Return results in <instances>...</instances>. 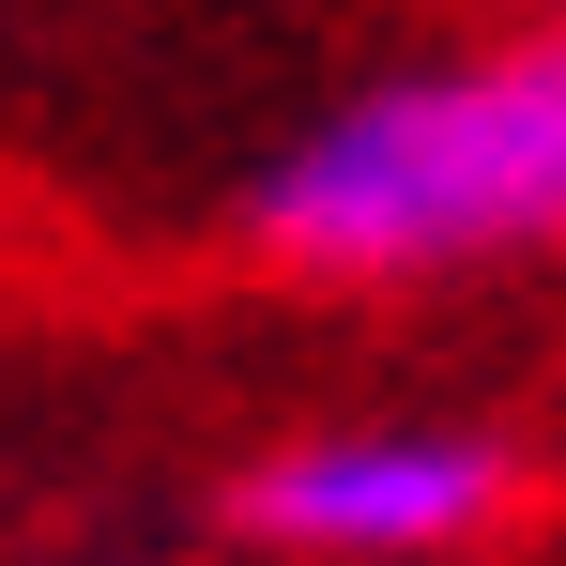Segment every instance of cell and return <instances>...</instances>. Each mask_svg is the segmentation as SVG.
<instances>
[{
	"label": "cell",
	"mask_w": 566,
	"mask_h": 566,
	"mask_svg": "<svg viewBox=\"0 0 566 566\" xmlns=\"http://www.w3.org/2000/svg\"><path fill=\"white\" fill-rule=\"evenodd\" d=\"M521 505V444L460 413H353V429H291L276 460H245L230 521L291 566H429L490 536Z\"/></svg>",
	"instance_id": "cell-2"
},
{
	"label": "cell",
	"mask_w": 566,
	"mask_h": 566,
	"mask_svg": "<svg viewBox=\"0 0 566 566\" xmlns=\"http://www.w3.org/2000/svg\"><path fill=\"white\" fill-rule=\"evenodd\" d=\"M245 245L276 276H337V291L566 261V15L337 93L245 185Z\"/></svg>",
	"instance_id": "cell-1"
}]
</instances>
